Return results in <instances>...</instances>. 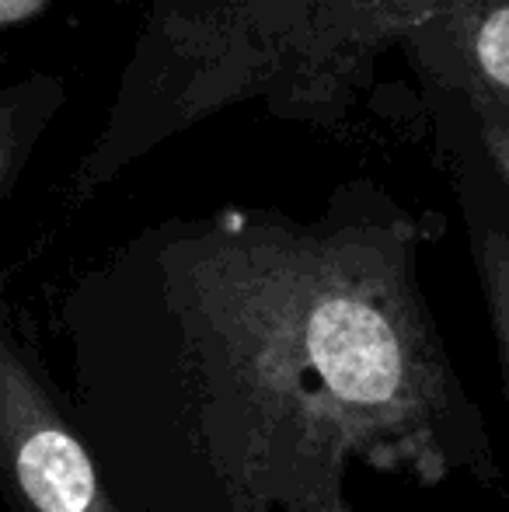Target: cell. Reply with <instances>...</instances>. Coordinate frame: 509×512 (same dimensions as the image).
<instances>
[{"label": "cell", "instance_id": "7a4b0ae2", "mask_svg": "<svg viewBox=\"0 0 509 512\" xmlns=\"http://www.w3.org/2000/svg\"><path fill=\"white\" fill-rule=\"evenodd\" d=\"M0 502L7 512H129L70 394L0 297Z\"/></svg>", "mask_w": 509, "mask_h": 512}, {"label": "cell", "instance_id": "6da1fadb", "mask_svg": "<svg viewBox=\"0 0 509 512\" xmlns=\"http://www.w3.org/2000/svg\"><path fill=\"white\" fill-rule=\"evenodd\" d=\"M63 328L70 405L129 512H353L360 467L499 481L398 213L147 241Z\"/></svg>", "mask_w": 509, "mask_h": 512}, {"label": "cell", "instance_id": "3957f363", "mask_svg": "<svg viewBox=\"0 0 509 512\" xmlns=\"http://www.w3.org/2000/svg\"><path fill=\"white\" fill-rule=\"evenodd\" d=\"M468 234L509 401V209L496 185L485 196H468Z\"/></svg>", "mask_w": 509, "mask_h": 512}, {"label": "cell", "instance_id": "277c9868", "mask_svg": "<svg viewBox=\"0 0 509 512\" xmlns=\"http://www.w3.org/2000/svg\"><path fill=\"white\" fill-rule=\"evenodd\" d=\"M478 115V129H482V147L489 157V175L496 192L503 196V203L509 209V112L506 108H492V105H475Z\"/></svg>", "mask_w": 509, "mask_h": 512}, {"label": "cell", "instance_id": "5b68a950", "mask_svg": "<svg viewBox=\"0 0 509 512\" xmlns=\"http://www.w3.org/2000/svg\"><path fill=\"white\" fill-rule=\"evenodd\" d=\"M42 4H46V0H0V25L28 18V14H35Z\"/></svg>", "mask_w": 509, "mask_h": 512}]
</instances>
